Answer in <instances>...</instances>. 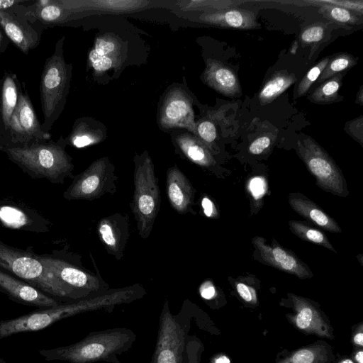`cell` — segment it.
Masks as SVG:
<instances>
[{
    "label": "cell",
    "mask_w": 363,
    "mask_h": 363,
    "mask_svg": "<svg viewBox=\"0 0 363 363\" xmlns=\"http://www.w3.org/2000/svg\"><path fill=\"white\" fill-rule=\"evenodd\" d=\"M134 293L129 286L108 290L91 297L40 308L27 314L0 320V340L13 335L35 332L71 316L133 301Z\"/></svg>",
    "instance_id": "cell-1"
},
{
    "label": "cell",
    "mask_w": 363,
    "mask_h": 363,
    "mask_svg": "<svg viewBox=\"0 0 363 363\" xmlns=\"http://www.w3.org/2000/svg\"><path fill=\"white\" fill-rule=\"evenodd\" d=\"M65 141H38L23 147L0 146V150L23 172L34 179H45L52 184H62L73 178L72 158L65 150Z\"/></svg>",
    "instance_id": "cell-2"
},
{
    "label": "cell",
    "mask_w": 363,
    "mask_h": 363,
    "mask_svg": "<svg viewBox=\"0 0 363 363\" xmlns=\"http://www.w3.org/2000/svg\"><path fill=\"white\" fill-rule=\"evenodd\" d=\"M135 333L127 328H113L89 333L74 344L39 353L46 361L60 360L69 363H93L104 361L119 363L117 356L128 351L135 340Z\"/></svg>",
    "instance_id": "cell-3"
},
{
    "label": "cell",
    "mask_w": 363,
    "mask_h": 363,
    "mask_svg": "<svg viewBox=\"0 0 363 363\" xmlns=\"http://www.w3.org/2000/svg\"><path fill=\"white\" fill-rule=\"evenodd\" d=\"M0 269L54 298L82 299L48 271L38 255L14 248L1 240Z\"/></svg>",
    "instance_id": "cell-4"
},
{
    "label": "cell",
    "mask_w": 363,
    "mask_h": 363,
    "mask_svg": "<svg viewBox=\"0 0 363 363\" xmlns=\"http://www.w3.org/2000/svg\"><path fill=\"white\" fill-rule=\"evenodd\" d=\"M133 194L130 208L136 221L139 235L147 239L161 205L158 178L151 158L144 152L134 160Z\"/></svg>",
    "instance_id": "cell-5"
},
{
    "label": "cell",
    "mask_w": 363,
    "mask_h": 363,
    "mask_svg": "<svg viewBox=\"0 0 363 363\" xmlns=\"http://www.w3.org/2000/svg\"><path fill=\"white\" fill-rule=\"evenodd\" d=\"M63 38L53 54L45 62L40 82V98L43 114V129L48 132L63 108L69 79V67L62 55Z\"/></svg>",
    "instance_id": "cell-6"
},
{
    "label": "cell",
    "mask_w": 363,
    "mask_h": 363,
    "mask_svg": "<svg viewBox=\"0 0 363 363\" xmlns=\"http://www.w3.org/2000/svg\"><path fill=\"white\" fill-rule=\"evenodd\" d=\"M181 311L172 315L165 301L160 317L155 350L150 363H184L189 332L187 318Z\"/></svg>",
    "instance_id": "cell-7"
},
{
    "label": "cell",
    "mask_w": 363,
    "mask_h": 363,
    "mask_svg": "<svg viewBox=\"0 0 363 363\" xmlns=\"http://www.w3.org/2000/svg\"><path fill=\"white\" fill-rule=\"evenodd\" d=\"M297 147L300 157L320 189L339 196L348 195L347 182L341 170L318 143L307 138L298 140Z\"/></svg>",
    "instance_id": "cell-8"
},
{
    "label": "cell",
    "mask_w": 363,
    "mask_h": 363,
    "mask_svg": "<svg viewBox=\"0 0 363 363\" xmlns=\"http://www.w3.org/2000/svg\"><path fill=\"white\" fill-rule=\"evenodd\" d=\"M117 180L114 166L104 157L74 177L63 197L69 201H93L106 194L113 195L117 190Z\"/></svg>",
    "instance_id": "cell-9"
},
{
    "label": "cell",
    "mask_w": 363,
    "mask_h": 363,
    "mask_svg": "<svg viewBox=\"0 0 363 363\" xmlns=\"http://www.w3.org/2000/svg\"><path fill=\"white\" fill-rule=\"evenodd\" d=\"M50 133L43 129L38 121L29 96L21 89L8 134L0 146L23 147L38 141L50 140Z\"/></svg>",
    "instance_id": "cell-10"
},
{
    "label": "cell",
    "mask_w": 363,
    "mask_h": 363,
    "mask_svg": "<svg viewBox=\"0 0 363 363\" xmlns=\"http://www.w3.org/2000/svg\"><path fill=\"white\" fill-rule=\"evenodd\" d=\"M40 261L62 283L83 299L108 291V284L99 273L94 275L63 259L51 255H38Z\"/></svg>",
    "instance_id": "cell-11"
},
{
    "label": "cell",
    "mask_w": 363,
    "mask_h": 363,
    "mask_svg": "<svg viewBox=\"0 0 363 363\" xmlns=\"http://www.w3.org/2000/svg\"><path fill=\"white\" fill-rule=\"evenodd\" d=\"M287 296L283 306L291 311L286 317L296 329L306 335L334 340L333 328L318 303L292 293Z\"/></svg>",
    "instance_id": "cell-12"
},
{
    "label": "cell",
    "mask_w": 363,
    "mask_h": 363,
    "mask_svg": "<svg viewBox=\"0 0 363 363\" xmlns=\"http://www.w3.org/2000/svg\"><path fill=\"white\" fill-rule=\"evenodd\" d=\"M252 244L257 254L256 259L265 264L301 279L313 277V274L306 263L292 251L280 246L276 242L269 245L264 238L255 236L252 239Z\"/></svg>",
    "instance_id": "cell-13"
},
{
    "label": "cell",
    "mask_w": 363,
    "mask_h": 363,
    "mask_svg": "<svg viewBox=\"0 0 363 363\" xmlns=\"http://www.w3.org/2000/svg\"><path fill=\"white\" fill-rule=\"evenodd\" d=\"M0 27L6 37L26 55L40 42L42 32L35 28L13 6L0 10Z\"/></svg>",
    "instance_id": "cell-14"
},
{
    "label": "cell",
    "mask_w": 363,
    "mask_h": 363,
    "mask_svg": "<svg viewBox=\"0 0 363 363\" xmlns=\"http://www.w3.org/2000/svg\"><path fill=\"white\" fill-rule=\"evenodd\" d=\"M0 291L15 302L46 308L62 303L27 282L0 269Z\"/></svg>",
    "instance_id": "cell-15"
},
{
    "label": "cell",
    "mask_w": 363,
    "mask_h": 363,
    "mask_svg": "<svg viewBox=\"0 0 363 363\" xmlns=\"http://www.w3.org/2000/svg\"><path fill=\"white\" fill-rule=\"evenodd\" d=\"M96 230L107 252L117 260L123 259L129 238L128 216L115 213L104 217L98 222Z\"/></svg>",
    "instance_id": "cell-16"
},
{
    "label": "cell",
    "mask_w": 363,
    "mask_h": 363,
    "mask_svg": "<svg viewBox=\"0 0 363 363\" xmlns=\"http://www.w3.org/2000/svg\"><path fill=\"white\" fill-rule=\"evenodd\" d=\"M166 193L172 208L179 214H194L196 190L186 176L177 167L168 169Z\"/></svg>",
    "instance_id": "cell-17"
},
{
    "label": "cell",
    "mask_w": 363,
    "mask_h": 363,
    "mask_svg": "<svg viewBox=\"0 0 363 363\" xmlns=\"http://www.w3.org/2000/svg\"><path fill=\"white\" fill-rule=\"evenodd\" d=\"M0 221L13 228L35 232L47 230L46 220L40 216L23 207L0 201Z\"/></svg>",
    "instance_id": "cell-18"
},
{
    "label": "cell",
    "mask_w": 363,
    "mask_h": 363,
    "mask_svg": "<svg viewBox=\"0 0 363 363\" xmlns=\"http://www.w3.org/2000/svg\"><path fill=\"white\" fill-rule=\"evenodd\" d=\"M21 89L17 76L6 72L0 81V144L8 134Z\"/></svg>",
    "instance_id": "cell-19"
},
{
    "label": "cell",
    "mask_w": 363,
    "mask_h": 363,
    "mask_svg": "<svg viewBox=\"0 0 363 363\" xmlns=\"http://www.w3.org/2000/svg\"><path fill=\"white\" fill-rule=\"evenodd\" d=\"M288 201L291 208L298 215L331 233H341L337 223L328 215L318 205L300 193H291Z\"/></svg>",
    "instance_id": "cell-20"
},
{
    "label": "cell",
    "mask_w": 363,
    "mask_h": 363,
    "mask_svg": "<svg viewBox=\"0 0 363 363\" xmlns=\"http://www.w3.org/2000/svg\"><path fill=\"white\" fill-rule=\"evenodd\" d=\"M335 357L332 347L318 340L277 357L274 363H331Z\"/></svg>",
    "instance_id": "cell-21"
},
{
    "label": "cell",
    "mask_w": 363,
    "mask_h": 363,
    "mask_svg": "<svg viewBox=\"0 0 363 363\" xmlns=\"http://www.w3.org/2000/svg\"><path fill=\"white\" fill-rule=\"evenodd\" d=\"M206 76L211 86L223 94L234 97L240 93L239 80L228 67L218 62L211 63Z\"/></svg>",
    "instance_id": "cell-22"
},
{
    "label": "cell",
    "mask_w": 363,
    "mask_h": 363,
    "mask_svg": "<svg viewBox=\"0 0 363 363\" xmlns=\"http://www.w3.org/2000/svg\"><path fill=\"white\" fill-rule=\"evenodd\" d=\"M206 18L208 22L224 28L254 29L258 26L255 15L243 9L221 11L211 13Z\"/></svg>",
    "instance_id": "cell-23"
},
{
    "label": "cell",
    "mask_w": 363,
    "mask_h": 363,
    "mask_svg": "<svg viewBox=\"0 0 363 363\" xmlns=\"http://www.w3.org/2000/svg\"><path fill=\"white\" fill-rule=\"evenodd\" d=\"M296 80V77L286 70L277 72L260 90L258 96L260 104L264 105L272 102Z\"/></svg>",
    "instance_id": "cell-24"
},
{
    "label": "cell",
    "mask_w": 363,
    "mask_h": 363,
    "mask_svg": "<svg viewBox=\"0 0 363 363\" xmlns=\"http://www.w3.org/2000/svg\"><path fill=\"white\" fill-rule=\"evenodd\" d=\"M179 148L186 158L201 167L209 169L215 165L216 162L211 153L196 140L181 141Z\"/></svg>",
    "instance_id": "cell-25"
},
{
    "label": "cell",
    "mask_w": 363,
    "mask_h": 363,
    "mask_svg": "<svg viewBox=\"0 0 363 363\" xmlns=\"http://www.w3.org/2000/svg\"><path fill=\"white\" fill-rule=\"evenodd\" d=\"M289 226L291 231L299 238L336 252L325 234L320 230L310 226L305 222L298 220H289Z\"/></svg>",
    "instance_id": "cell-26"
},
{
    "label": "cell",
    "mask_w": 363,
    "mask_h": 363,
    "mask_svg": "<svg viewBox=\"0 0 363 363\" xmlns=\"http://www.w3.org/2000/svg\"><path fill=\"white\" fill-rule=\"evenodd\" d=\"M341 75L327 80L318 87L309 97L313 103L325 104L334 101L337 97V91L340 86Z\"/></svg>",
    "instance_id": "cell-27"
},
{
    "label": "cell",
    "mask_w": 363,
    "mask_h": 363,
    "mask_svg": "<svg viewBox=\"0 0 363 363\" xmlns=\"http://www.w3.org/2000/svg\"><path fill=\"white\" fill-rule=\"evenodd\" d=\"M356 64L352 56L346 54H341L334 57L328 63L324 70L320 74L318 82L328 79L335 74H337Z\"/></svg>",
    "instance_id": "cell-28"
},
{
    "label": "cell",
    "mask_w": 363,
    "mask_h": 363,
    "mask_svg": "<svg viewBox=\"0 0 363 363\" xmlns=\"http://www.w3.org/2000/svg\"><path fill=\"white\" fill-rule=\"evenodd\" d=\"M328 62L329 58L325 57L320 60L317 65L313 66L307 72V74L304 76L298 86L296 94L297 97L304 95L308 91L313 83L318 79Z\"/></svg>",
    "instance_id": "cell-29"
},
{
    "label": "cell",
    "mask_w": 363,
    "mask_h": 363,
    "mask_svg": "<svg viewBox=\"0 0 363 363\" xmlns=\"http://www.w3.org/2000/svg\"><path fill=\"white\" fill-rule=\"evenodd\" d=\"M189 111V105L181 99L171 101L165 108V116L172 123H176L184 118Z\"/></svg>",
    "instance_id": "cell-30"
},
{
    "label": "cell",
    "mask_w": 363,
    "mask_h": 363,
    "mask_svg": "<svg viewBox=\"0 0 363 363\" xmlns=\"http://www.w3.org/2000/svg\"><path fill=\"white\" fill-rule=\"evenodd\" d=\"M204 347L196 336L188 335L185 347L184 363H201Z\"/></svg>",
    "instance_id": "cell-31"
},
{
    "label": "cell",
    "mask_w": 363,
    "mask_h": 363,
    "mask_svg": "<svg viewBox=\"0 0 363 363\" xmlns=\"http://www.w3.org/2000/svg\"><path fill=\"white\" fill-rule=\"evenodd\" d=\"M320 11L330 16L333 20L341 23H354L356 21L354 16L350 12L342 7L333 5H323Z\"/></svg>",
    "instance_id": "cell-32"
},
{
    "label": "cell",
    "mask_w": 363,
    "mask_h": 363,
    "mask_svg": "<svg viewBox=\"0 0 363 363\" xmlns=\"http://www.w3.org/2000/svg\"><path fill=\"white\" fill-rule=\"evenodd\" d=\"M325 30L321 26H311L301 33V39L305 43H317L323 38Z\"/></svg>",
    "instance_id": "cell-33"
},
{
    "label": "cell",
    "mask_w": 363,
    "mask_h": 363,
    "mask_svg": "<svg viewBox=\"0 0 363 363\" xmlns=\"http://www.w3.org/2000/svg\"><path fill=\"white\" fill-rule=\"evenodd\" d=\"M199 137L206 143H212L216 138L217 133L215 125L208 121L200 123L197 128Z\"/></svg>",
    "instance_id": "cell-34"
},
{
    "label": "cell",
    "mask_w": 363,
    "mask_h": 363,
    "mask_svg": "<svg viewBox=\"0 0 363 363\" xmlns=\"http://www.w3.org/2000/svg\"><path fill=\"white\" fill-rule=\"evenodd\" d=\"M235 289L243 301L251 305L257 303V297L254 288L242 282L235 284Z\"/></svg>",
    "instance_id": "cell-35"
},
{
    "label": "cell",
    "mask_w": 363,
    "mask_h": 363,
    "mask_svg": "<svg viewBox=\"0 0 363 363\" xmlns=\"http://www.w3.org/2000/svg\"><path fill=\"white\" fill-rule=\"evenodd\" d=\"M115 49V45L113 42L104 39H99L96 42L95 48L90 53L99 57L107 56Z\"/></svg>",
    "instance_id": "cell-36"
},
{
    "label": "cell",
    "mask_w": 363,
    "mask_h": 363,
    "mask_svg": "<svg viewBox=\"0 0 363 363\" xmlns=\"http://www.w3.org/2000/svg\"><path fill=\"white\" fill-rule=\"evenodd\" d=\"M89 60L92 64L93 67L98 72H104L112 66V59L107 56L99 57L89 53Z\"/></svg>",
    "instance_id": "cell-37"
},
{
    "label": "cell",
    "mask_w": 363,
    "mask_h": 363,
    "mask_svg": "<svg viewBox=\"0 0 363 363\" xmlns=\"http://www.w3.org/2000/svg\"><path fill=\"white\" fill-rule=\"evenodd\" d=\"M271 144V139L266 136H262L255 140L249 146L248 150L252 155H259L267 150Z\"/></svg>",
    "instance_id": "cell-38"
},
{
    "label": "cell",
    "mask_w": 363,
    "mask_h": 363,
    "mask_svg": "<svg viewBox=\"0 0 363 363\" xmlns=\"http://www.w3.org/2000/svg\"><path fill=\"white\" fill-rule=\"evenodd\" d=\"M70 143L73 146L81 148L92 144L94 140L88 134L74 133L70 137Z\"/></svg>",
    "instance_id": "cell-39"
},
{
    "label": "cell",
    "mask_w": 363,
    "mask_h": 363,
    "mask_svg": "<svg viewBox=\"0 0 363 363\" xmlns=\"http://www.w3.org/2000/svg\"><path fill=\"white\" fill-rule=\"evenodd\" d=\"M199 292L201 296L206 300L213 299L217 295L216 287L210 281H206L200 286Z\"/></svg>",
    "instance_id": "cell-40"
},
{
    "label": "cell",
    "mask_w": 363,
    "mask_h": 363,
    "mask_svg": "<svg viewBox=\"0 0 363 363\" xmlns=\"http://www.w3.org/2000/svg\"><path fill=\"white\" fill-rule=\"evenodd\" d=\"M201 206L206 216L210 218H216L218 216V211L213 202L207 196L201 200Z\"/></svg>",
    "instance_id": "cell-41"
},
{
    "label": "cell",
    "mask_w": 363,
    "mask_h": 363,
    "mask_svg": "<svg viewBox=\"0 0 363 363\" xmlns=\"http://www.w3.org/2000/svg\"><path fill=\"white\" fill-rule=\"evenodd\" d=\"M250 188L254 196L257 199L264 192L265 184L259 178H255L251 182Z\"/></svg>",
    "instance_id": "cell-42"
},
{
    "label": "cell",
    "mask_w": 363,
    "mask_h": 363,
    "mask_svg": "<svg viewBox=\"0 0 363 363\" xmlns=\"http://www.w3.org/2000/svg\"><path fill=\"white\" fill-rule=\"evenodd\" d=\"M352 342L356 347H363V324L361 323L352 335Z\"/></svg>",
    "instance_id": "cell-43"
},
{
    "label": "cell",
    "mask_w": 363,
    "mask_h": 363,
    "mask_svg": "<svg viewBox=\"0 0 363 363\" xmlns=\"http://www.w3.org/2000/svg\"><path fill=\"white\" fill-rule=\"evenodd\" d=\"M211 363H231L229 357L223 353H219L213 356L211 359Z\"/></svg>",
    "instance_id": "cell-44"
},
{
    "label": "cell",
    "mask_w": 363,
    "mask_h": 363,
    "mask_svg": "<svg viewBox=\"0 0 363 363\" xmlns=\"http://www.w3.org/2000/svg\"><path fill=\"white\" fill-rule=\"evenodd\" d=\"M354 363H363V349L357 347L352 357Z\"/></svg>",
    "instance_id": "cell-45"
},
{
    "label": "cell",
    "mask_w": 363,
    "mask_h": 363,
    "mask_svg": "<svg viewBox=\"0 0 363 363\" xmlns=\"http://www.w3.org/2000/svg\"><path fill=\"white\" fill-rule=\"evenodd\" d=\"M19 0H0V10H5L12 8L19 3Z\"/></svg>",
    "instance_id": "cell-46"
},
{
    "label": "cell",
    "mask_w": 363,
    "mask_h": 363,
    "mask_svg": "<svg viewBox=\"0 0 363 363\" xmlns=\"http://www.w3.org/2000/svg\"><path fill=\"white\" fill-rule=\"evenodd\" d=\"M8 40L5 39L1 31L0 30V53L4 52L6 50L8 46Z\"/></svg>",
    "instance_id": "cell-47"
},
{
    "label": "cell",
    "mask_w": 363,
    "mask_h": 363,
    "mask_svg": "<svg viewBox=\"0 0 363 363\" xmlns=\"http://www.w3.org/2000/svg\"><path fill=\"white\" fill-rule=\"evenodd\" d=\"M336 363H354V361L348 357H342L340 358Z\"/></svg>",
    "instance_id": "cell-48"
},
{
    "label": "cell",
    "mask_w": 363,
    "mask_h": 363,
    "mask_svg": "<svg viewBox=\"0 0 363 363\" xmlns=\"http://www.w3.org/2000/svg\"><path fill=\"white\" fill-rule=\"evenodd\" d=\"M0 363H7L4 359L0 358Z\"/></svg>",
    "instance_id": "cell-49"
}]
</instances>
